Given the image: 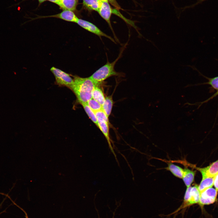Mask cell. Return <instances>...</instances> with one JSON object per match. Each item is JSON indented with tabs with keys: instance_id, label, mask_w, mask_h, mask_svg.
Wrapping results in <instances>:
<instances>
[{
	"instance_id": "cell-1",
	"label": "cell",
	"mask_w": 218,
	"mask_h": 218,
	"mask_svg": "<svg viewBox=\"0 0 218 218\" xmlns=\"http://www.w3.org/2000/svg\"><path fill=\"white\" fill-rule=\"evenodd\" d=\"M73 82L70 88L81 104L87 103L92 98V92L97 85L89 78L73 76Z\"/></svg>"
},
{
	"instance_id": "cell-2",
	"label": "cell",
	"mask_w": 218,
	"mask_h": 218,
	"mask_svg": "<svg viewBox=\"0 0 218 218\" xmlns=\"http://www.w3.org/2000/svg\"><path fill=\"white\" fill-rule=\"evenodd\" d=\"M120 56L113 62H107L105 64L95 71L89 78L96 84L98 85L108 78L112 76L119 75V73L115 70L114 66L119 58Z\"/></svg>"
},
{
	"instance_id": "cell-3",
	"label": "cell",
	"mask_w": 218,
	"mask_h": 218,
	"mask_svg": "<svg viewBox=\"0 0 218 218\" xmlns=\"http://www.w3.org/2000/svg\"><path fill=\"white\" fill-rule=\"evenodd\" d=\"M198 185L195 184L193 186L187 187L184 198L183 203L180 209L184 208L192 204L198 203L200 193L198 189Z\"/></svg>"
},
{
	"instance_id": "cell-4",
	"label": "cell",
	"mask_w": 218,
	"mask_h": 218,
	"mask_svg": "<svg viewBox=\"0 0 218 218\" xmlns=\"http://www.w3.org/2000/svg\"><path fill=\"white\" fill-rule=\"evenodd\" d=\"M50 71L54 75L56 84L70 88L73 82L70 74L54 67L51 68Z\"/></svg>"
},
{
	"instance_id": "cell-5",
	"label": "cell",
	"mask_w": 218,
	"mask_h": 218,
	"mask_svg": "<svg viewBox=\"0 0 218 218\" xmlns=\"http://www.w3.org/2000/svg\"><path fill=\"white\" fill-rule=\"evenodd\" d=\"M218 191L213 188L206 189L200 193L199 204L201 206L213 203L216 201Z\"/></svg>"
},
{
	"instance_id": "cell-6",
	"label": "cell",
	"mask_w": 218,
	"mask_h": 218,
	"mask_svg": "<svg viewBox=\"0 0 218 218\" xmlns=\"http://www.w3.org/2000/svg\"><path fill=\"white\" fill-rule=\"evenodd\" d=\"M76 23L80 26L88 31L99 37L103 36L115 42L114 39L103 32L97 27L91 23L79 18Z\"/></svg>"
},
{
	"instance_id": "cell-7",
	"label": "cell",
	"mask_w": 218,
	"mask_h": 218,
	"mask_svg": "<svg viewBox=\"0 0 218 218\" xmlns=\"http://www.w3.org/2000/svg\"><path fill=\"white\" fill-rule=\"evenodd\" d=\"M97 127L104 136L108 143L109 147L111 151L114 155L116 160H117L114 148L111 144L112 141L110 139L109 132V123L104 120L100 118H97Z\"/></svg>"
},
{
	"instance_id": "cell-8",
	"label": "cell",
	"mask_w": 218,
	"mask_h": 218,
	"mask_svg": "<svg viewBox=\"0 0 218 218\" xmlns=\"http://www.w3.org/2000/svg\"><path fill=\"white\" fill-rule=\"evenodd\" d=\"M196 168L201 173L202 178L214 177L218 174V159L207 167Z\"/></svg>"
},
{
	"instance_id": "cell-9",
	"label": "cell",
	"mask_w": 218,
	"mask_h": 218,
	"mask_svg": "<svg viewBox=\"0 0 218 218\" xmlns=\"http://www.w3.org/2000/svg\"><path fill=\"white\" fill-rule=\"evenodd\" d=\"M50 17L58 18L65 21L75 23L77 22L79 19L73 11L68 10H63L57 14L41 16L38 17V18Z\"/></svg>"
},
{
	"instance_id": "cell-10",
	"label": "cell",
	"mask_w": 218,
	"mask_h": 218,
	"mask_svg": "<svg viewBox=\"0 0 218 218\" xmlns=\"http://www.w3.org/2000/svg\"><path fill=\"white\" fill-rule=\"evenodd\" d=\"M97 12L100 16L107 22L114 32L110 22L112 10L108 2H102L101 6Z\"/></svg>"
},
{
	"instance_id": "cell-11",
	"label": "cell",
	"mask_w": 218,
	"mask_h": 218,
	"mask_svg": "<svg viewBox=\"0 0 218 218\" xmlns=\"http://www.w3.org/2000/svg\"><path fill=\"white\" fill-rule=\"evenodd\" d=\"M196 172V171H193L187 168H186L183 169L182 179L187 187H190L193 182Z\"/></svg>"
},
{
	"instance_id": "cell-12",
	"label": "cell",
	"mask_w": 218,
	"mask_h": 218,
	"mask_svg": "<svg viewBox=\"0 0 218 218\" xmlns=\"http://www.w3.org/2000/svg\"><path fill=\"white\" fill-rule=\"evenodd\" d=\"M78 0H61L60 7L63 10L74 11L76 9Z\"/></svg>"
},
{
	"instance_id": "cell-13",
	"label": "cell",
	"mask_w": 218,
	"mask_h": 218,
	"mask_svg": "<svg viewBox=\"0 0 218 218\" xmlns=\"http://www.w3.org/2000/svg\"><path fill=\"white\" fill-rule=\"evenodd\" d=\"M214 177H206L202 178L198 189L200 193L206 189L212 187L213 185Z\"/></svg>"
},
{
	"instance_id": "cell-14",
	"label": "cell",
	"mask_w": 218,
	"mask_h": 218,
	"mask_svg": "<svg viewBox=\"0 0 218 218\" xmlns=\"http://www.w3.org/2000/svg\"><path fill=\"white\" fill-rule=\"evenodd\" d=\"M83 3L84 7L88 9L97 12L102 2L99 0H83Z\"/></svg>"
},
{
	"instance_id": "cell-15",
	"label": "cell",
	"mask_w": 218,
	"mask_h": 218,
	"mask_svg": "<svg viewBox=\"0 0 218 218\" xmlns=\"http://www.w3.org/2000/svg\"><path fill=\"white\" fill-rule=\"evenodd\" d=\"M113 104V101L111 96L105 97L104 101L102 106V110L108 117L110 115Z\"/></svg>"
},
{
	"instance_id": "cell-16",
	"label": "cell",
	"mask_w": 218,
	"mask_h": 218,
	"mask_svg": "<svg viewBox=\"0 0 218 218\" xmlns=\"http://www.w3.org/2000/svg\"><path fill=\"white\" fill-rule=\"evenodd\" d=\"M92 98L98 102L102 106L104 101L105 97L101 89L97 85L92 92Z\"/></svg>"
},
{
	"instance_id": "cell-17",
	"label": "cell",
	"mask_w": 218,
	"mask_h": 218,
	"mask_svg": "<svg viewBox=\"0 0 218 218\" xmlns=\"http://www.w3.org/2000/svg\"><path fill=\"white\" fill-rule=\"evenodd\" d=\"M166 168L176 177L180 178H182L183 169L180 167L172 163H169Z\"/></svg>"
},
{
	"instance_id": "cell-18",
	"label": "cell",
	"mask_w": 218,
	"mask_h": 218,
	"mask_svg": "<svg viewBox=\"0 0 218 218\" xmlns=\"http://www.w3.org/2000/svg\"><path fill=\"white\" fill-rule=\"evenodd\" d=\"M91 120L97 126V118L95 112L89 107L87 103L81 104Z\"/></svg>"
},
{
	"instance_id": "cell-19",
	"label": "cell",
	"mask_w": 218,
	"mask_h": 218,
	"mask_svg": "<svg viewBox=\"0 0 218 218\" xmlns=\"http://www.w3.org/2000/svg\"><path fill=\"white\" fill-rule=\"evenodd\" d=\"M87 104L94 112L102 110V105L93 98L90 99Z\"/></svg>"
},
{
	"instance_id": "cell-20",
	"label": "cell",
	"mask_w": 218,
	"mask_h": 218,
	"mask_svg": "<svg viewBox=\"0 0 218 218\" xmlns=\"http://www.w3.org/2000/svg\"><path fill=\"white\" fill-rule=\"evenodd\" d=\"M206 84L211 86L214 89L217 91L218 94V76L209 79L208 81Z\"/></svg>"
},
{
	"instance_id": "cell-21",
	"label": "cell",
	"mask_w": 218,
	"mask_h": 218,
	"mask_svg": "<svg viewBox=\"0 0 218 218\" xmlns=\"http://www.w3.org/2000/svg\"><path fill=\"white\" fill-rule=\"evenodd\" d=\"M97 118H101L109 123L108 117L102 110H100L95 112Z\"/></svg>"
},
{
	"instance_id": "cell-22",
	"label": "cell",
	"mask_w": 218,
	"mask_h": 218,
	"mask_svg": "<svg viewBox=\"0 0 218 218\" xmlns=\"http://www.w3.org/2000/svg\"><path fill=\"white\" fill-rule=\"evenodd\" d=\"M213 185L215 189L218 191V174L214 177Z\"/></svg>"
},
{
	"instance_id": "cell-23",
	"label": "cell",
	"mask_w": 218,
	"mask_h": 218,
	"mask_svg": "<svg viewBox=\"0 0 218 218\" xmlns=\"http://www.w3.org/2000/svg\"><path fill=\"white\" fill-rule=\"evenodd\" d=\"M101 2H109L114 6L116 7L118 5L116 0H99Z\"/></svg>"
},
{
	"instance_id": "cell-24",
	"label": "cell",
	"mask_w": 218,
	"mask_h": 218,
	"mask_svg": "<svg viewBox=\"0 0 218 218\" xmlns=\"http://www.w3.org/2000/svg\"><path fill=\"white\" fill-rule=\"evenodd\" d=\"M51 2H52L58 5L60 7L61 6V0H47Z\"/></svg>"
},
{
	"instance_id": "cell-25",
	"label": "cell",
	"mask_w": 218,
	"mask_h": 218,
	"mask_svg": "<svg viewBox=\"0 0 218 218\" xmlns=\"http://www.w3.org/2000/svg\"><path fill=\"white\" fill-rule=\"evenodd\" d=\"M206 0H199L196 3L194 4L192 6H187V8H189V7H192L194 6V5H197L198 4L200 3H201V2H203L206 1Z\"/></svg>"
},
{
	"instance_id": "cell-26",
	"label": "cell",
	"mask_w": 218,
	"mask_h": 218,
	"mask_svg": "<svg viewBox=\"0 0 218 218\" xmlns=\"http://www.w3.org/2000/svg\"><path fill=\"white\" fill-rule=\"evenodd\" d=\"M39 4H41L47 0H38Z\"/></svg>"
},
{
	"instance_id": "cell-27",
	"label": "cell",
	"mask_w": 218,
	"mask_h": 218,
	"mask_svg": "<svg viewBox=\"0 0 218 218\" xmlns=\"http://www.w3.org/2000/svg\"><path fill=\"white\" fill-rule=\"evenodd\" d=\"M20 208V209H21V210H23V211L25 213V216L26 218H28V216L27 215V214L26 213L24 210H23L22 209H21V208Z\"/></svg>"
}]
</instances>
